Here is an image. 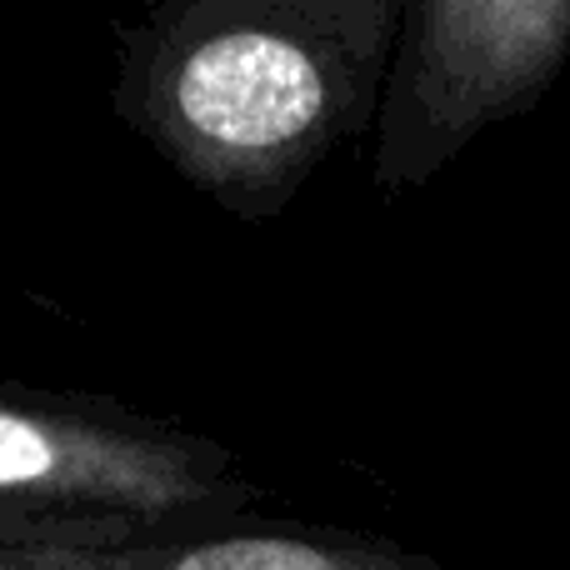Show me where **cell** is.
<instances>
[{"label": "cell", "mask_w": 570, "mask_h": 570, "mask_svg": "<svg viewBox=\"0 0 570 570\" xmlns=\"http://www.w3.org/2000/svg\"><path fill=\"white\" fill-rule=\"evenodd\" d=\"M401 6H295L216 30L186 56L176 106L200 140L271 186L295 180L385 90Z\"/></svg>", "instance_id": "obj_1"}, {"label": "cell", "mask_w": 570, "mask_h": 570, "mask_svg": "<svg viewBox=\"0 0 570 570\" xmlns=\"http://www.w3.org/2000/svg\"><path fill=\"white\" fill-rule=\"evenodd\" d=\"M70 471H76V451L70 445H60L46 425L26 421V415L0 411V485L6 491L50 485Z\"/></svg>", "instance_id": "obj_3"}, {"label": "cell", "mask_w": 570, "mask_h": 570, "mask_svg": "<svg viewBox=\"0 0 570 570\" xmlns=\"http://www.w3.org/2000/svg\"><path fill=\"white\" fill-rule=\"evenodd\" d=\"M570 66V0H421L401 6L385 66L375 186L415 190L475 136L531 116Z\"/></svg>", "instance_id": "obj_2"}]
</instances>
